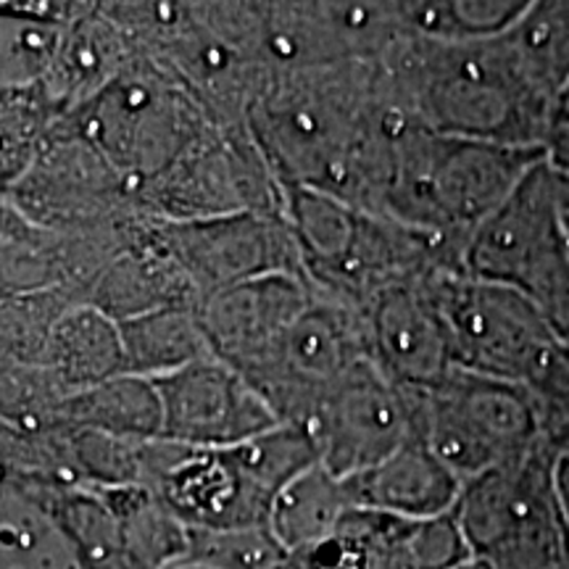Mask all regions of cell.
<instances>
[{
    "instance_id": "obj_1",
    "label": "cell",
    "mask_w": 569,
    "mask_h": 569,
    "mask_svg": "<svg viewBox=\"0 0 569 569\" xmlns=\"http://www.w3.org/2000/svg\"><path fill=\"white\" fill-rule=\"evenodd\" d=\"M282 188L317 190L353 209H372L393 132L375 61L277 77L246 119Z\"/></svg>"
},
{
    "instance_id": "obj_2",
    "label": "cell",
    "mask_w": 569,
    "mask_h": 569,
    "mask_svg": "<svg viewBox=\"0 0 569 569\" xmlns=\"http://www.w3.org/2000/svg\"><path fill=\"white\" fill-rule=\"evenodd\" d=\"M375 63L398 122L448 138L543 151L553 98L532 82L507 32L459 42L407 34Z\"/></svg>"
},
{
    "instance_id": "obj_3",
    "label": "cell",
    "mask_w": 569,
    "mask_h": 569,
    "mask_svg": "<svg viewBox=\"0 0 569 569\" xmlns=\"http://www.w3.org/2000/svg\"><path fill=\"white\" fill-rule=\"evenodd\" d=\"M317 465L309 436L277 425L230 448L148 440L140 486L188 530L267 528L280 490Z\"/></svg>"
},
{
    "instance_id": "obj_4",
    "label": "cell",
    "mask_w": 569,
    "mask_h": 569,
    "mask_svg": "<svg viewBox=\"0 0 569 569\" xmlns=\"http://www.w3.org/2000/svg\"><path fill=\"white\" fill-rule=\"evenodd\" d=\"M540 159V148L448 138L401 124L369 213L467 243L469 232Z\"/></svg>"
},
{
    "instance_id": "obj_5",
    "label": "cell",
    "mask_w": 569,
    "mask_h": 569,
    "mask_svg": "<svg viewBox=\"0 0 569 569\" xmlns=\"http://www.w3.org/2000/svg\"><path fill=\"white\" fill-rule=\"evenodd\" d=\"M557 453L538 440L522 457L461 482L451 515L482 569H569V536L553 488Z\"/></svg>"
},
{
    "instance_id": "obj_6",
    "label": "cell",
    "mask_w": 569,
    "mask_h": 569,
    "mask_svg": "<svg viewBox=\"0 0 569 569\" xmlns=\"http://www.w3.org/2000/svg\"><path fill=\"white\" fill-rule=\"evenodd\" d=\"M465 274L528 298L559 338H569V238L557 174L543 159L469 232Z\"/></svg>"
},
{
    "instance_id": "obj_7",
    "label": "cell",
    "mask_w": 569,
    "mask_h": 569,
    "mask_svg": "<svg viewBox=\"0 0 569 569\" xmlns=\"http://www.w3.org/2000/svg\"><path fill=\"white\" fill-rule=\"evenodd\" d=\"M213 124L201 103L153 61L132 56L84 106L82 140L134 193Z\"/></svg>"
},
{
    "instance_id": "obj_8",
    "label": "cell",
    "mask_w": 569,
    "mask_h": 569,
    "mask_svg": "<svg viewBox=\"0 0 569 569\" xmlns=\"http://www.w3.org/2000/svg\"><path fill=\"white\" fill-rule=\"evenodd\" d=\"M415 438L461 482L522 457L538 443L530 390L453 367L430 388H411Z\"/></svg>"
},
{
    "instance_id": "obj_9",
    "label": "cell",
    "mask_w": 569,
    "mask_h": 569,
    "mask_svg": "<svg viewBox=\"0 0 569 569\" xmlns=\"http://www.w3.org/2000/svg\"><path fill=\"white\" fill-rule=\"evenodd\" d=\"M282 184L248 124H209L177 159L134 193L151 222H198L232 213H282Z\"/></svg>"
},
{
    "instance_id": "obj_10",
    "label": "cell",
    "mask_w": 569,
    "mask_h": 569,
    "mask_svg": "<svg viewBox=\"0 0 569 569\" xmlns=\"http://www.w3.org/2000/svg\"><path fill=\"white\" fill-rule=\"evenodd\" d=\"M436 296L457 369L528 388L557 351L553 327L511 288L440 272Z\"/></svg>"
},
{
    "instance_id": "obj_11",
    "label": "cell",
    "mask_w": 569,
    "mask_h": 569,
    "mask_svg": "<svg viewBox=\"0 0 569 569\" xmlns=\"http://www.w3.org/2000/svg\"><path fill=\"white\" fill-rule=\"evenodd\" d=\"M298 430L309 436L319 467L340 480L353 478L417 440L411 388L365 359L319 398Z\"/></svg>"
},
{
    "instance_id": "obj_12",
    "label": "cell",
    "mask_w": 569,
    "mask_h": 569,
    "mask_svg": "<svg viewBox=\"0 0 569 569\" xmlns=\"http://www.w3.org/2000/svg\"><path fill=\"white\" fill-rule=\"evenodd\" d=\"M156 240L206 298L269 274L301 277V259L284 213H232L198 222H153Z\"/></svg>"
},
{
    "instance_id": "obj_13",
    "label": "cell",
    "mask_w": 569,
    "mask_h": 569,
    "mask_svg": "<svg viewBox=\"0 0 569 569\" xmlns=\"http://www.w3.org/2000/svg\"><path fill=\"white\" fill-rule=\"evenodd\" d=\"M367 359L359 311L311 290L309 303L284 332L272 365L248 386L280 425L303 427L327 390Z\"/></svg>"
},
{
    "instance_id": "obj_14",
    "label": "cell",
    "mask_w": 569,
    "mask_h": 569,
    "mask_svg": "<svg viewBox=\"0 0 569 569\" xmlns=\"http://www.w3.org/2000/svg\"><path fill=\"white\" fill-rule=\"evenodd\" d=\"M469 559L453 515L411 519L351 507L288 569H453Z\"/></svg>"
},
{
    "instance_id": "obj_15",
    "label": "cell",
    "mask_w": 569,
    "mask_h": 569,
    "mask_svg": "<svg viewBox=\"0 0 569 569\" xmlns=\"http://www.w3.org/2000/svg\"><path fill=\"white\" fill-rule=\"evenodd\" d=\"M151 382L161 403L159 438L169 443L230 448L280 425L246 377L213 356Z\"/></svg>"
},
{
    "instance_id": "obj_16",
    "label": "cell",
    "mask_w": 569,
    "mask_h": 569,
    "mask_svg": "<svg viewBox=\"0 0 569 569\" xmlns=\"http://www.w3.org/2000/svg\"><path fill=\"white\" fill-rule=\"evenodd\" d=\"M309 298V282L293 274L259 277L206 298L198 317L213 359L251 382L272 365L284 332Z\"/></svg>"
},
{
    "instance_id": "obj_17",
    "label": "cell",
    "mask_w": 569,
    "mask_h": 569,
    "mask_svg": "<svg viewBox=\"0 0 569 569\" xmlns=\"http://www.w3.org/2000/svg\"><path fill=\"white\" fill-rule=\"evenodd\" d=\"M438 274L390 288L359 311L367 359L403 388H430L453 369L436 296Z\"/></svg>"
},
{
    "instance_id": "obj_18",
    "label": "cell",
    "mask_w": 569,
    "mask_h": 569,
    "mask_svg": "<svg viewBox=\"0 0 569 569\" xmlns=\"http://www.w3.org/2000/svg\"><path fill=\"white\" fill-rule=\"evenodd\" d=\"M353 507L430 519L451 515L461 480L419 440H409L365 472L346 478Z\"/></svg>"
},
{
    "instance_id": "obj_19",
    "label": "cell",
    "mask_w": 569,
    "mask_h": 569,
    "mask_svg": "<svg viewBox=\"0 0 569 569\" xmlns=\"http://www.w3.org/2000/svg\"><path fill=\"white\" fill-rule=\"evenodd\" d=\"M46 361L63 398L101 386L111 377L124 375L119 327L88 303L63 309L48 332Z\"/></svg>"
},
{
    "instance_id": "obj_20",
    "label": "cell",
    "mask_w": 569,
    "mask_h": 569,
    "mask_svg": "<svg viewBox=\"0 0 569 569\" xmlns=\"http://www.w3.org/2000/svg\"><path fill=\"white\" fill-rule=\"evenodd\" d=\"M117 327L124 353V375L156 380L213 356L193 306L148 311Z\"/></svg>"
},
{
    "instance_id": "obj_21",
    "label": "cell",
    "mask_w": 569,
    "mask_h": 569,
    "mask_svg": "<svg viewBox=\"0 0 569 569\" xmlns=\"http://www.w3.org/2000/svg\"><path fill=\"white\" fill-rule=\"evenodd\" d=\"M59 409L74 430L124 440H156L161 436L159 393L146 377H111L101 386L69 393Z\"/></svg>"
},
{
    "instance_id": "obj_22",
    "label": "cell",
    "mask_w": 569,
    "mask_h": 569,
    "mask_svg": "<svg viewBox=\"0 0 569 569\" xmlns=\"http://www.w3.org/2000/svg\"><path fill=\"white\" fill-rule=\"evenodd\" d=\"M351 507L343 480L315 465L288 482L274 498L269 511V530L293 557L330 536L338 519Z\"/></svg>"
},
{
    "instance_id": "obj_23",
    "label": "cell",
    "mask_w": 569,
    "mask_h": 569,
    "mask_svg": "<svg viewBox=\"0 0 569 569\" xmlns=\"http://www.w3.org/2000/svg\"><path fill=\"white\" fill-rule=\"evenodd\" d=\"M528 0H407L398 3L403 32L425 40H486L509 30Z\"/></svg>"
},
{
    "instance_id": "obj_24",
    "label": "cell",
    "mask_w": 569,
    "mask_h": 569,
    "mask_svg": "<svg viewBox=\"0 0 569 569\" xmlns=\"http://www.w3.org/2000/svg\"><path fill=\"white\" fill-rule=\"evenodd\" d=\"M507 40L532 82L557 101L569 80V0L528 3L507 30Z\"/></svg>"
},
{
    "instance_id": "obj_25",
    "label": "cell",
    "mask_w": 569,
    "mask_h": 569,
    "mask_svg": "<svg viewBox=\"0 0 569 569\" xmlns=\"http://www.w3.org/2000/svg\"><path fill=\"white\" fill-rule=\"evenodd\" d=\"M543 161L569 180V122H557L543 142Z\"/></svg>"
},
{
    "instance_id": "obj_26",
    "label": "cell",
    "mask_w": 569,
    "mask_h": 569,
    "mask_svg": "<svg viewBox=\"0 0 569 569\" xmlns=\"http://www.w3.org/2000/svg\"><path fill=\"white\" fill-rule=\"evenodd\" d=\"M553 488H557L559 509L561 517H565V528L569 536V448L557 453V461H553Z\"/></svg>"
},
{
    "instance_id": "obj_27",
    "label": "cell",
    "mask_w": 569,
    "mask_h": 569,
    "mask_svg": "<svg viewBox=\"0 0 569 569\" xmlns=\"http://www.w3.org/2000/svg\"><path fill=\"white\" fill-rule=\"evenodd\" d=\"M557 122H569V80L559 90L557 101H553V124Z\"/></svg>"
},
{
    "instance_id": "obj_28",
    "label": "cell",
    "mask_w": 569,
    "mask_h": 569,
    "mask_svg": "<svg viewBox=\"0 0 569 569\" xmlns=\"http://www.w3.org/2000/svg\"><path fill=\"white\" fill-rule=\"evenodd\" d=\"M453 569H482V567L475 559H467L465 565H459V567H453Z\"/></svg>"
}]
</instances>
